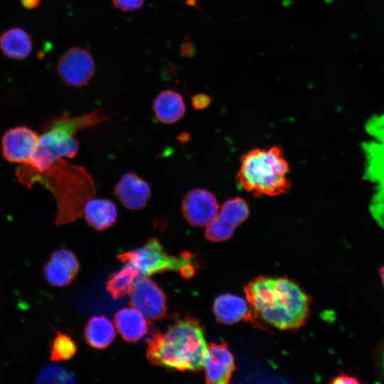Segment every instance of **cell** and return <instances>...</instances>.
<instances>
[{"mask_svg":"<svg viewBox=\"0 0 384 384\" xmlns=\"http://www.w3.org/2000/svg\"><path fill=\"white\" fill-rule=\"evenodd\" d=\"M85 338L92 348L104 349L115 338V329L113 324L105 316H92L85 327Z\"/></svg>","mask_w":384,"mask_h":384,"instance_id":"ffe728a7","label":"cell"},{"mask_svg":"<svg viewBox=\"0 0 384 384\" xmlns=\"http://www.w3.org/2000/svg\"><path fill=\"white\" fill-rule=\"evenodd\" d=\"M109 119L110 115L105 114L102 110H96L80 116L56 117L48 123L47 127H59L74 134L79 130L95 127Z\"/></svg>","mask_w":384,"mask_h":384,"instance_id":"44dd1931","label":"cell"},{"mask_svg":"<svg viewBox=\"0 0 384 384\" xmlns=\"http://www.w3.org/2000/svg\"><path fill=\"white\" fill-rule=\"evenodd\" d=\"M50 259L63 264L75 277L80 270V263L75 255L70 250L59 248L53 252Z\"/></svg>","mask_w":384,"mask_h":384,"instance_id":"484cf974","label":"cell"},{"mask_svg":"<svg viewBox=\"0 0 384 384\" xmlns=\"http://www.w3.org/2000/svg\"><path fill=\"white\" fill-rule=\"evenodd\" d=\"M139 272L132 265L127 263L120 270L110 276L106 289L114 299L129 294Z\"/></svg>","mask_w":384,"mask_h":384,"instance_id":"7402d4cb","label":"cell"},{"mask_svg":"<svg viewBox=\"0 0 384 384\" xmlns=\"http://www.w3.org/2000/svg\"><path fill=\"white\" fill-rule=\"evenodd\" d=\"M56 69L58 75L65 85L80 87L86 85L93 77L95 65L88 50L73 47L60 55Z\"/></svg>","mask_w":384,"mask_h":384,"instance_id":"30bf717a","label":"cell"},{"mask_svg":"<svg viewBox=\"0 0 384 384\" xmlns=\"http://www.w3.org/2000/svg\"><path fill=\"white\" fill-rule=\"evenodd\" d=\"M146 341V357L153 365L192 372L203 367L207 344L203 329L194 317L176 316L165 334L152 330Z\"/></svg>","mask_w":384,"mask_h":384,"instance_id":"7a4b0ae2","label":"cell"},{"mask_svg":"<svg viewBox=\"0 0 384 384\" xmlns=\"http://www.w3.org/2000/svg\"><path fill=\"white\" fill-rule=\"evenodd\" d=\"M181 213L191 225H207L215 216L219 206L214 194L210 191L196 188L187 191L181 202Z\"/></svg>","mask_w":384,"mask_h":384,"instance_id":"8fae6325","label":"cell"},{"mask_svg":"<svg viewBox=\"0 0 384 384\" xmlns=\"http://www.w3.org/2000/svg\"><path fill=\"white\" fill-rule=\"evenodd\" d=\"M377 142L364 145L367 159L366 175L377 183L376 193L370 204V212L377 222L384 225V114L372 118L366 127Z\"/></svg>","mask_w":384,"mask_h":384,"instance_id":"8992f818","label":"cell"},{"mask_svg":"<svg viewBox=\"0 0 384 384\" xmlns=\"http://www.w3.org/2000/svg\"><path fill=\"white\" fill-rule=\"evenodd\" d=\"M181 55L187 57H191L194 53V48L191 43H186L182 45L181 48Z\"/></svg>","mask_w":384,"mask_h":384,"instance_id":"f546056e","label":"cell"},{"mask_svg":"<svg viewBox=\"0 0 384 384\" xmlns=\"http://www.w3.org/2000/svg\"><path fill=\"white\" fill-rule=\"evenodd\" d=\"M117 257L122 262L132 265L144 276L176 271L188 279L196 271L193 255L191 252L186 251L179 256L169 255L156 238L149 239L142 247L123 252Z\"/></svg>","mask_w":384,"mask_h":384,"instance_id":"5b68a950","label":"cell"},{"mask_svg":"<svg viewBox=\"0 0 384 384\" xmlns=\"http://www.w3.org/2000/svg\"><path fill=\"white\" fill-rule=\"evenodd\" d=\"M380 366H381L382 372L384 375V347L381 353Z\"/></svg>","mask_w":384,"mask_h":384,"instance_id":"d6a6232c","label":"cell"},{"mask_svg":"<svg viewBox=\"0 0 384 384\" xmlns=\"http://www.w3.org/2000/svg\"><path fill=\"white\" fill-rule=\"evenodd\" d=\"M114 324L122 338L136 343L148 331V324L143 314L134 307H124L114 315Z\"/></svg>","mask_w":384,"mask_h":384,"instance_id":"ac0fdd59","label":"cell"},{"mask_svg":"<svg viewBox=\"0 0 384 384\" xmlns=\"http://www.w3.org/2000/svg\"><path fill=\"white\" fill-rule=\"evenodd\" d=\"M130 305L151 321L168 316L167 298L161 287L146 277L134 281L131 291Z\"/></svg>","mask_w":384,"mask_h":384,"instance_id":"9c48e42d","label":"cell"},{"mask_svg":"<svg viewBox=\"0 0 384 384\" xmlns=\"http://www.w3.org/2000/svg\"><path fill=\"white\" fill-rule=\"evenodd\" d=\"M114 6L124 11H131L139 9L144 0H112Z\"/></svg>","mask_w":384,"mask_h":384,"instance_id":"4316f807","label":"cell"},{"mask_svg":"<svg viewBox=\"0 0 384 384\" xmlns=\"http://www.w3.org/2000/svg\"><path fill=\"white\" fill-rule=\"evenodd\" d=\"M41 0H20L21 5L27 9H33L41 3Z\"/></svg>","mask_w":384,"mask_h":384,"instance_id":"4dcf8cb0","label":"cell"},{"mask_svg":"<svg viewBox=\"0 0 384 384\" xmlns=\"http://www.w3.org/2000/svg\"><path fill=\"white\" fill-rule=\"evenodd\" d=\"M38 134L26 126L7 130L1 139L3 156L10 162L27 164L34 153Z\"/></svg>","mask_w":384,"mask_h":384,"instance_id":"7c38bea8","label":"cell"},{"mask_svg":"<svg viewBox=\"0 0 384 384\" xmlns=\"http://www.w3.org/2000/svg\"><path fill=\"white\" fill-rule=\"evenodd\" d=\"M249 206L245 199L235 197L228 199L206 225L205 236L212 242L228 240L235 229L249 216Z\"/></svg>","mask_w":384,"mask_h":384,"instance_id":"ba28073f","label":"cell"},{"mask_svg":"<svg viewBox=\"0 0 384 384\" xmlns=\"http://www.w3.org/2000/svg\"><path fill=\"white\" fill-rule=\"evenodd\" d=\"M75 382L73 373L57 365H47L38 373L36 383H74Z\"/></svg>","mask_w":384,"mask_h":384,"instance_id":"d4e9b609","label":"cell"},{"mask_svg":"<svg viewBox=\"0 0 384 384\" xmlns=\"http://www.w3.org/2000/svg\"><path fill=\"white\" fill-rule=\"evenodd\" d=\"M213 311L216 320L223 324H233L243 320L261 326L249 302L237 295H219L214 301Z\"/></svg>","mask_w":384,"mask_h":384,"instance_id":"9a60e30c","label":"cell"},{"mask_svg":"<svg viewBox=\"0 0 384 384\" xmlns=\"http://www.w3.org/2000/svg\"><path fill=\"white\" fill-rule=\"evenodd\" d=\"M86 223L97 231L105 230L114 225L117 218L115 203L107 198H92L83 209Z\"/></svg>","mask_w":384,"mask_h":384,"instance_id":"2e32d148","label":"cell"},{"mask_svg":"<svg viewBox=\"0 0 384 384\" xmlns=\"http://www.w3.org/2000/svg\"><path fill=\"white\" fill-rule=\"evenodd\" d=\"M113 193L123 206L130 210L144 208L151 197V188L134 172L124 174L114 187Z\"/></svg>","mask_w":384,"mask_h":384,"instance_id":"5bb4252c","label":"cell"},{"mask_svg":"<svg viewBox=\"0 0 384 384\" xmlns=\"http://www.w3.org/2000/svg\"><path fill=\"white\" fill-rule=\"evenodd\" d=\"M203 366L206 382L210 384L229 383L235 369L234 357L225 343L208 344Z\"/></svg>","mask_w":384,"mask_h":384,"instance_id":"4fadbf2b","label":"cell"},{"mask_svg":"<svg viewBox=\"0 0 384 384\" xmlns=\"http://www.w3.org/2000/svg\"><path fill=\"white\" fill-rule=\"evenodd\" d=\"M379 274H380L383 286L384 287V263L382 265V266L380 267L379 270Z\"/></svg>","mask_w":384,"mask_h":384,"instance_id":"1f68e13d","label":"cell"},{"mask_svg":"<svg viewBox=\"0 0 384 384\" xmlns=\"http://www.w3.org/2000/svg\"><path fill=\"white\" fill-rule=\"evenodd\" d=\"M78 350L75 339L68 333L58 331L50 344L51 361H65L71 359Z\"/></svg>","mask_w":384,"mask_h":384,"instance_id":"603a6c76","label":"cell"},{"mask_svg":"<svg viewBox=\"0 0 384 384\" xmlns=\"http://www.w3.org/2000/svg\"><path fill=\"white\" fill-rule=\"evenodd\" d=\"M46 280L53 287H65L73 282L75 277L60 262L50 260L43 267Z\"/></svg>","mask_w":384,"mask_h":384,"instance_id":"cb8c5ba5","label":"cell"},{"mask_svg":"<svg viewBox=\"0 0 384 384\" xmlns=\"http://www.w3.org/2000/svg\"><path fill=\"white\" fill-rule=\"evenodd\" d=\"M33 40L29 33L21 27H12L0 36V49L7 58H26L31 52Z\"/></svg>","mask_w":384,"mask_h":384,"instance_id":"d6986e66","label":"cell"},{"mask_svg":"<svg viewBox=\"0 0 384 384\" xmlns=\"http://www.w3.org/2000/svg\"><path fill=\"white\" fill-rule=\"evenodd\" d=\"M210 96L204 93H198L193 95L191 98V105L193 107L198 110L207 108L210 104Z\"/></svg>","mask_w":384,"mask_h":384,"instance_id":"83f0119b","label":"cell"},{"mask_svg":"<svg viewBox=\"0 0 384 384\" xmlns=\"http://www.w3.org/2000/svg\"><path fill=\"white\" fill-rule=\"evenodd\" d=\"M289 172L281 146L255 148L241 156L235 180L242 189L254 196H275L289 191Z\"/></svg>","mask_w":384,"mask_h":384,"instance_id":"3957f363","label":"cell"},{"mask_svg":"<svg viewBox=\"0 0 384 384\" xmlns=\"http://www.w3.org/2000/svg\"><path fill=\"white\" fill-rule=\"evenodd\" d=\"M72 133L59 127H47L39 136L36 149L28 164L37 172H44L58 159H73L78 152L79 142Z\"/></svg>","mask_w":384,"mask_h":384,"instance_id":"52a82bcc","label":"cell"},{"mask_svg":"<svg viewBox=\"0 0 384 384\" xmlns=\"http://www.w3.org/2000/svg\"><path fill=\"white\" fill-rule=\"evenodd\" d=\"M155 117L161 123L174 124L186 112V105L181 95L173 90L161 91L152 105Z\"/></svg>","mask_w":384,"mask_h":384,"instance_id":"e0dca14e","label":"cell"},{"mask_svg":"<svg viewBox=\"0 0 384 384\" xmlns=\"http://www.w3.org/2000/svg\"><path fill=\"white\" fill-rule=\"evenodd\" d=\"M244 290L258 319L282 330L297 329L305 324L310 298L287 277L259 276L248 282Z\"/></svg>","mask_w":384,"mask_h":384,"instance_id":"6da1fadb","label":"cell"},{"mask_svg":"<svg viewBox=\"0 0 384 384\" xmlns=\"http://www.w3.org/2000/svg\"><path fill=\"white\" fill-rule=\"evenodd\" d=\"M361 381L356 377L353 375L346 373H340L338 375L335 376L331 380V383L333 384H342V383H355L359 384Z\"/></svg>","mask_w":384,"mask_h":384,"instance_id":"f1b7e54d","label":"cell"},{"mask_svg":"<svg viewBox=\"0 0 384 384\" xmlns=\"http://www.w3.org/2000/svg\"><path fill=\"white\" fill-rule=\"evenodd\" d=\"M44 172L55 179L50 186L58 201L56 224L64 225L82 215L86 202L96 192L93 179L86 169L58 159Z\"/></svg>","mask_w":384,"mask_h":384,"instance_id":"277c9868","label":"cell"}]
</instances>
